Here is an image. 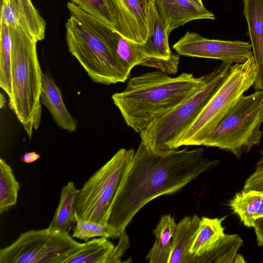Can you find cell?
<instances>
[{
  "mask_svg": "<svg viewBox=\"0 0 263 263\" xmlns=\"http://www.w3.org/2000/svg\"><path fill=\"white\" fill-rule=\"evenodd\" d=\"M253 228L258 246H263V217L256 220Z\"/></svg>",
  "mask_w": 263,
  "mask_h": 263,
  "instance_id": "cell-32",
  "label": "cell"
},
{
  "mask_svg": "<svg viewBox=\"0 0 263 263\" xmlns=\"http://www.w3.org/2000/svg\"><path fill=\"white\" fill-rule=\"evenodd\" d=\"M262 123L263 90H259L242 95L202 145L218 147L240 158L259 144Z\"/></svg>",
  "mask_w": 263,
  "mask_h": 263,
  "instance_id": "cell-7",
  "label": "cell"
},
{
  "mask_svg": "<svg viewBox=\"0 0 263 263\" xmlns=\"http://www.w3.org/2000/svg\"><path fill=\"white\" fill-rule=\"evenodd\" d=\"M256 75L253 55L244 63L232 65L227 78L192 124L179 137L174 149L202 145L221 120L251 86Z\"/></svg>",
  "mask_w": 263,
  "mask_h": 263,
  "instance_id": "cell-6",
  "label": "cell"
},
{
  "mask_svg": "<svg viewBox=\"0 0 263 263\" xmlns=\"http://www.w3.org/2000/svg\"><path fill=\"white\" fill-rule=\"evenodd\" d=\"M41 102L48 109L58 126L69 132L76 131L77 121L68 111L60 89L48 73H42Z\"/></svg>",
  "mask_w": 263,
  "mask_h": 263,
  "instance_id": "cell-16",
  "label": "cell"
},
{
  "mask_svg": "<svg viewBox=\"0 0 263 263\" xmlns=\"http://www.w3.org/2000/svg\"><path fill=\"white\" fill-rule=\"evenodd\" d=\"M6 103V100L5 99L4 95L2 93H1L0 95V108L1 109L5 107Z\"/></svg>",
  "mask_w": 263,
  "mask_h": 263,
  "instance_id": "cell-34",
  "label": "cell"
},
{
  "mask_svg": "<svg viewBox=\"0 0 263 263\" xmlns=\"http://www.w3.org/2000/svg\"><path fill=\"white\" fill-rule=\"evenodd\" d=\"M255 190L263 192V151L255 166L254 171L247 178L242 191Z\"/></svg>",
  "mask_w": 263,
  "mask_h": 263,
  "instance_id": "cell-29",
  "label": "cell"
},
{
  "mask_svg": "<svg viewBox=\"0 0 263 263\" xmlns=\"http://www.w3.org/2000/svg\"><path fill=\"white\" fill-rule=\"evenodd\" d=\"M204 78L185 72L171 77L161 71L149 72L130 79L111 99L127 125L140 134L189 97Z\"/></svg>",
  "mask_w": 263,
  "mask_h": 263,
  "instance_id": "cell-2",
  "label": "cell"
},
{
  "mask_svg": "<svg viewBox=\"0 0 263 263\" xmlns=\"http://www.w3.org/2000/svg\"><path fill=\"white\" fill-rule=\"evenodd\" d=\"M243 241L238 234H224L208 253L196 258L194 263H233L245 262L238 254Z\"/></svg>",
  "mask_w": 263,
  "mask_h": 263,
  "instance_id": "cell-23",
  "label": "cell"
},
{
  "mask_svg": "<svg viewBox=\"0 0 263 263\" xmlns=\"http://www.w3.org/2000/svg\"><path fill=\"white\" fill-rule=\"evenodd\" d=\"M118 245L115 247L106 263L122 262L121 257L126 250L129 247V239L125 232L122 233L119 238Z\"/></svg>",
  "mask_w": 263,
  "mask_h": 263,
  "instance_id": "cell-31",
  "label": "cell"
},
{
  "mask_svg": "<svg viewBox=\"0 0 263 263\" xmlns=\"http://www.w3.org/2000/svg\"><path fill=\"white\" fill-rule=\"evenodd\" d=\"M1 18L9 26H18L31 39H44L46 22L31 0H2Z\"/></svg>",
  "mask_w": 263,
  "mask_h": 263,
  "instance_id": "cell-13",
  "label": "cell"
},
{
  "mask_svg": "<svg viewBox=\"0 0 263 263\" xmlns=\"http://www.w3.org/2000/svg\"><path fill=\"white\" fill-rule=\"evenodd\" d=\"M40 158L41 155L35 152H27L21 157V160L27 163H30L35 162Z\"/></svg>",
  "mask_w": 263,
  "mask_h": 263,
  "instance_id": "cell-33",
  "label": "cell"
},
{
  "mask_svg": "<svg viewBox=\"0 0 263 263\" xmlns=\"http://www.w3.org/2000/svg\"><path fill=\"white\" fill-rule=\"evenodd\" d=\"M176 226L174 218L170 214L161 216L153 231L155 241L146 257L149 263H168Z\"/></svg>",
  "mask_w": 263,
  "mask_h": 263,
  "instance_id": "cell-22",
  "label": "cell"
},
{
  "mask_svg": "<svg viewBox=\"0 0 263 263\" xmlns=\"http://www.w3.org/2000/svg\"><path fill=\"white\" fill-rule=\"evenodd\" d=\"M232 64L222 63L204 78L185 100L155 119L140 133L141 142L152 151L174 149L179 137L192 124L228 76Z\"/></svg>",
  "mask_w": 263,
  "mask_h": 263,
  "instance_id": "cell-4",
  "label": "cell"
},
{
  "mask_svg": "<svg viewBox=\"0 0 263 263\" xmlns=\"http://www.w3.org/2000/svg\"><path fill=\"white\" fill-rule=\"evenodd\" d=\"M0 87L9 98L11 93V38L9 26L1 18Z\"/></svg>",
  "mask_w": 263,
  "mask_h": 263,
  "instance_id": "cell-25",
  "label": "cell"
},
{
  "mask_svg": "<svg viewBox=\"0 0 263 263\" xmlns=\"http://www.w3.org/2000/svg\"><path fill=\"white\" fill-rule=\"evenodd\" d=\"M229 205L245 226L253 227L256 220L263 217V192L241 191L229 201Z\"/></svg>",
  "mask_w": 263,
  "mask_h": 263,
  "instance_id": "cell-19",
  "label": "cell"
},
{
  "mask_svg": "<svg viewBox=\"0 0 263 263\" xmlns=\"http://www.w3.org/2000/svg\"><path fill=\"white\" fill-rule=\"evenodd\" d=\"M202 147L152 151L141 142L113 206L108 226L119 236L145 204L171 195L203 172L217 166Z\"/></svg>",
  "mask_w": 263,
  "mask_h": 263,
  "instance_id": "cell-1",
  "label": "cell"
},
{
  "mask_svg": "<svg viewBox=\"0 0 263 263\" xmlns=\"http://www.w3.org/2000/svg\"><path fill=\"white\" fill-rule=\"evenodd\" d=\"M115 29L127 40L140 44L148 36L146 6L141 0H107Z\"/></svg>",
  "mask_w": 263,
  "mask_h": 263,
  "instance_id": "cell-12",
  "label": "cell"
},
{
  "mask_svg": "<svg viewBox=\"0 0 263 263\" xmlns=\"http://www.w3.org/2000/svg\"><path fill=\"white\" fill-rule=\"evenodd\" d=\"M193 2H194L197 5L200 6H203V3L202 2V0H192Z\"/></svg>",
  "mask_w": 263,
  "mask_h": 263,
  "instance_id": "cell-36",
  "label": "cell"
},
{
  "mask_svg": "<svg viewBox=\"0 0 263 263\" xmlns=\"http://www.w3.org/2000/svg\"><path fill=\"white\" fill-rule=\"evenodd\" d=\"M148 36L143 44L145 52L149 58L167 60L173 53L168 44V34L157 10L155 3L147 9Z\"/></svg>",
  "mask_w": 263,
  "mask_h": 263,
  "instance_id": "cell-18",
  "label": "cell"
},
{
  "mask_svg": "<svg viewBox=\"0 0 263 263\" xmlns=\"http://www.w3.org/2000/svg\"><path fill=\"white\" fill-rule=\"evenodd\" d=\"M80 189L73 182L69 181L61 190L59 205L48 228L60 232H69L77 223L75 201Z\"/></svg>",
  "mask_w": 263,
  "mask_h": 263,
  "instance_id": "cell-21",
  "label": "cell"
},
{
  "mask_svg": "<svg viewBox=\"0 0 263 263\" xmlns=\"http://www.w3.org/2000/svg\"><path fill=\"white\" fill-rule=\"evenodd\" d=\"M242 13L248 24L256 75L253 87L263 90V0H243Z\"/></svg>",
  "mask_w": 263,
  "mask_h": 263,
  "instance_id": "cell-15",
  "label": "cell"
},
{
  "mask_svg": "<svg viewBox=\"0 0 263 263\" xmlns=\"http://www.w3.org/2000/svg\"><path fill=\"white\" fill-rule=\"evenodd\" d=\"M77 223L72 230V237L81 239L85 242L90 238L96 237H104L107 238L117 239L120 236L113 228L104 224L88 221L77 216Z\"/></svg>",
  "mask_w": 263,
  "mask_h": 263,
  "instance_id": "cell-27",
  "label": "cell"
},
{
  "mask_svg": "<svg viewBox=\"0 0 263 263\" xmlns=\"http://www.w3.org/2000/svg\"><path fill=\"white\" fill-rule=\"evenodd\" d=\"M65 26L69 51L92 82L107 85L125 82L131 71L97 35L73 15Z\"/></svg>",
  "mask_w": 263,
  "mask_h": 263,
  "instance_id": "cell-8",
  "label": "cell"
},
{
  "mask_svg": "<svg viewBox=\"0 0 263 263\" xmlns=\"http://www.w3.org/2000/svg\"><path fill=\"white\" fill-rule=\"evenodd\" d=\"M173 48L180 55L219 60L232 65L244 63L253 55L249 42L208 39L189 31Z\"/></svg>",
  "mask_w": 263,
  "mask_h": 263,
  "instance_id": "cell-10",
  "label": "cell"
},
{
  "mask_svg": "<svg viewBox=\"0 0 263 263\" xmlns=\"http://www.w3.org/2000/svg\"><path fill=\"white\" fill-rule=\"evenodd\" d=\"M155 4L168 35L172 30L192 21L215 20L212 12L192 0H155Z\"/></svg>",
  "mask_w": 263,
  "mask_h": 263,
  "instance_id": "cell-14",
  "label": "cell"
},
{
  "mask_svg": "<svg viewBox=\"0 0 263 263\" xmlns=\"http://www.w3.org/2000/svg\"><path fill=\"white\" fill-rule=\"evenodd\" d=\"M115 247L106 237L93 238L83 243L63 263H106Z\"/></svg>",
  "mask_w": 263,
  "mask_h": 263,
  "instance_id": "cell-24",
  "label": "cell"
},
{
  "mask_svg": "<svg viewBox=\"0 0 263 263\" xmlns=\"http://www.w3.org/2000/svg\"><path fill=\"white\" fill-rule=\"evenodd\" d=\"M225 218L202 217L189 250L192 256V263L196 258L209 252L224 234V227L222 223Z\"/></svg>",
  "mask_w": 263,
  "mask_h": 263,
  "instance_id": "cell-20",
  "label": "cell"
},
{
  "mask_svg": "<svg viewBox=\"0 0 263 263\" xmlns=\"http://www.w3.org/2000/svg\"><path fill=\"white\" fill-rule=\"evenodd\" d=\"M11 48V93L9 105L31 139L41 121L42 75L37 42L18 26H9Z\"/></svg>",
  "mask_w": 263,
  "mask_h": 263,
  "instance_id": "cell-3",
  "label": "cell"
},
{
  "mask_svg": "<svg viewBox=\"0 0 263 263\" xmlns=\"http://www.w3.org/2000/svg\"><path fill=\"white\" fill-rule=\"evenodd\" d=\"M142 3L147 7L155 3V0H141Z\"/></svg>",
  "mask_w": 263,
  "mask_h": 263,
  "instance_id": "cell-35",
  "label": "cell"
},
{
  "mask_svg": "<svg viewBox=\"0 0 263 263\" xmlns=\"http://www.w3.org/2000/svg\"><path fill=\"white\" fill-rule=\"evenodd\" d=\"M179 64V54L174 53L171 58L167 60L157 58L148 59L142 66L158 69L166 74H175L177 72Z\"/></svg>",
  "mask_w": 263,
  "mask_h": 263,
  "instance_id": "cell-30",
  "label": "cell"
},
{
  "mask_svg": "<svg viewBox=\"0 0 263 263\" xmlns=\"http://www.w3.org/2000/svg\"><path fill=\"white\" fill-rule=\"evenodd\" d=\"M20 183L11 166L0 158V214L7 212L17 202Z\"/></svg>",
  "mask_w": 263,
  "mask_h": 263,
  "instance_id": "cell-26",
  "label": "cell"
},
{
  "mask_svg": "<svg viewBox=\"0 0 263 263\" xmlns=\"http://www.w3.org/2000/svg\"><path fill=\"white\" fill-rule=\"evenodd\" d=\"M73 238L48 227L27 231L0 250V263H63L83 244Z\"/></svg>",
  "mask_w": 263,
  "mask_h": 263,
  "instance_id": "cell-9",
  "label": "cell"
},
{
  "mask_svg": "<svg viewBox=\"0 0 263 263\" xmlns=\"http://www.w3.org/2000/svg\"><path fill=\"white\" fill-rule=\"evenodd\" d=\"M67 8L73 15L97 35L125 64L130 71L134 67L142 64L149 59L146 55L143 44L132 42L115 28L94 17L70 2Z\"/></svg>",
  "mask_w": 263,
  "mask_h": 263,
  "instance_id": "cell-11",
  "label": "cell"
},
{
  "mask_svg": "<svg viewBox=\"0 0 263 263\" xmlns=\"http://www.w3.org/2000/svg\"><path fill=\"white\" fill-rule=\"evenodd\" d=\"M201 219L197 215L185 216L177 223L172 238L168 263H192L189 250L199 227Z\"/></svg>",
  "mask_w": 263,
  "mask_h": 263,
  "instance_id": "cell-17",
  "label": "cell"
},
{
  "mask_svg": "<svg viewBox=\"0 0 263 263\" xmlns=\"http://www.w3.org/2000/svg\"><path fill=\"white\" fill-rule=\"evenodd\" d=\"M134 154L133 148L120 149L89 177L76 197L75 212L77 216L108 225L113 206Z\"/></svg>",
  "mask_w": 263,
  "mask_h": 263,
  "instance_id": "cell-5",
  "label": "cell"
},
{
  "mask_svg": "<svg viewBox=\"0 0 263 263\" xmlns=\"http://www.w3.org/2000/svg\"><path fill=\"white\" fill-rule=\"evenodd\" d=\"M88 14L115 29V23L107 0H71Z\"/></svg>",
  "mask_w": 263,
  "mask_h": 263,
  "instance_id": "cell-28",
  "label": "cell"
}]
</instances>
